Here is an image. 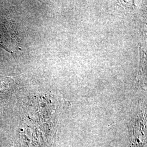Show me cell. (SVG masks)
Here are the masks:
<instances>
[{"mask_svg": "<svg viewBox=\"0 0 147 147\" xmlns=\"http://www.w3.org/2000/svg\"><path fill=\"white\" fill-rule=\"evenodd\" d=\"M16 86L15 80L12 78L0 74V99L12 93Z\"/></svg>", "mask_w": 147, "mask_h": 147, "instance_id": "1", "label": "cell"}]
</instances>
